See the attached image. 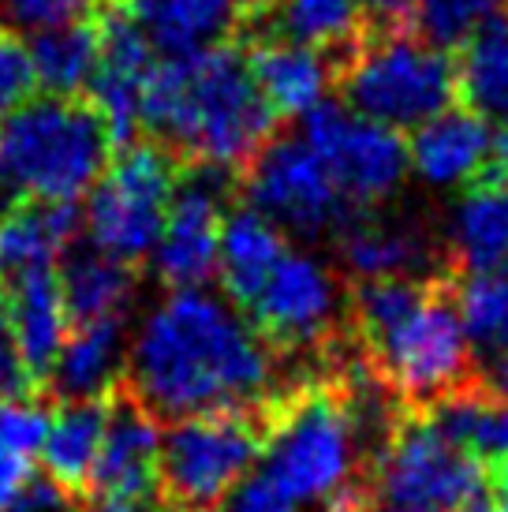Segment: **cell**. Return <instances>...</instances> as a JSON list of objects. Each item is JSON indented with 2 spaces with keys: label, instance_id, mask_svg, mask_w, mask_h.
<instances>
[{
  "label": "cell",
  "instance_id": "cell-1",
  "mask_svg": "<svg viewBox=\"0 0 508 512\" xmlns=\"http://www.w3.org/2000/svg\"><path fill=\"white\" fill-rule=\"evenodd\" d=\"M277 352L240 307L195 288H169V296L146 314L127 356L124 382L161 419L258 408L269 400Z\"/></svg>",
  "mask_w": 508,
  "mask_h": 512
},
{
  "label": "cell",
  "instance_id": "cell-2",
  "mask_svg": "<svg viewBox=\"0 0 508 512\" xmlns=\"http://www.w3.org/2000/svg\"><path fill=\"white\" fill-rule=\"evenodd\" d=\"M281 116L258 90L240 42L165 57L142 90L139 128L184 161H210L240 176L277 135Z\"/></svg>",
  "mask_w": 508,
  "mask_h": 512
},
{
  "label": "cell",
  "instance_id": "cell-3",
  "mask_svg": "<svg viewBox=\"0 0 508 512\" xmlns=\"http://www.w3.org/2000/svg\"><path fill=\"white\" fill-rule=\"evenodd\" d=\"M113 157L105 116L86 94L27 98L0 120V210L12 202H71Z\"/></svg>",
  "mask_w": 508,
  "mask_h": 512
},
{
  "label": "cell",
  "instance_id": "cell-4",
  "mask_svg": "<svg viewBox=\"0 0 508 512\" xmlns=\"http://www.w3.org/2000/svg\"><path fill=\"white\" fill-rule=\"evenodd\" d=\"M262 415V471H269L296 498V505L322 501L348 486L363 438L333 374L299 378L288 389H273L269 400H262Z\"/></svg>",
  "mask_w": 508,
  "mask_h": 512
},
{
  "label": "cell",
  "instance_id": "cell-5",
  "mask_svg": "<svg viewBox=\"0 0 508 512\" xmlns=\"http://www.w3.org/2000/svg\"><path fill=\"white\" fill-rule=\"evenodd\" d=\"M344 105L385 128H419L456 101V64L411 30L367 34L337 64Z\"/></svg>",
  "mask_w": 508,
  "mask_h": 512
},
{
  "label": "cell",
  "instance_id": "cell-6",
  "mask_svg": "<svg viewBox=\"0 0 508 512\" xmlns=\"http://www.w3.org/2000/svg\"><path fill=\"white\" fill-rule=\"evenodd\" d=\"M367 498L374 512H456L486 490L482 464L404 404L389 434L370 453Z\"/></svg>",
  "mask_w": 508,
  "mask_h": 512
},
{
  "label": "cell",
  "instance_id": "cell-7",
  "mask_svg": "<svg viewBox=\"0 0 508 512\" xmlns=\"http://www.w3.org/2000/svg\"><path fill=\"white\" fill-rule=\"evenodd\" d=\"M370 356L381 382L411 408H426L449 389L475 378L471 370V341L460 322L456 288L449 273L430 281L423 299L400 314L393 326L381 329L374 341L359 344Z\"/></svg>",
  "mask_w": 508,
  "mask_h": 512
},
{
  "label": "cell",
  "instance_id": "cell-8",
  "mask_svg": "<svg viewBox=\"0 0 508 512\" xmlns=\"http://www.w3.org/2000/svg\"><path fill=\"white\" fill-rule=\"evenodd\" d=\"M184 169V157L172 154L157 139H135L116 150V157L94 180L90 202L83 210V225L90 232V247L101 255L139 266L150 258L157 236L165 228L172 191Z\"/></svg>",
  "mask_w": 508,
  "mask_h": 512
},
{
  "label": "cell",
  "instance_id": "cell-9",
  "mask_svg": "<svg viewBox=\"0 0 508 512\" xmlns=\"http://www.w3.org/2000/svg\"><path fill=\"white\" fill-rule=\"evenodd\" d=\"M266 445V415L258 408H213L172 419L161 430L157 490L165 505L206 509L258 464Z\"/></svg>",
  "mask_w": 508,
  "mask_h": 512
},
{
  "label": "cell",
  "instance_id": "cell-10",
  "mask_svg": "<svg viewBox=\"0 0 508 512\" xmlns=\"http://www.w3.org/2000/svg\"><path fill=\"white\" fill-rule=\"evenodd\" d=\"M240 191L281 232L303 240H337L363 214L299 135H273L240 172Z\"/></svg>",
  "mask_w": 508,
  "mask_h": 512
},
{
  "label": "cell",
  "instance_id": "cell-11",
  "mask_svg": "<svg viewBox=\"0 0 508 512\" xmlns=\"http://www.w3.org/2000/svg\"><path fill=\"white\" fill-rule=\"evenodd\" d=\"M348 288L307 251H284L247 307V322L277 356H322L340 337Z\"/></svg>",
  "mask_w": 508,
  "mask_h": 512
},
{
  "label": "cell",
  "instance_id": "cell-12",
  "mask_svg": "<svg viewBox=\"0 0 508 512\" xmlns=\"http://www.w3.org/2000/svg\"><path fill=\"white\" fill-rule=\"evenodd\" d=\"M299 128V139L322 157L340 191L363 210H374L378 202L396 195L411 169L404 135L352 113L344 101H314L299 116Z\"/></svg>",
  "mask_w": 508,
  "mask_h": 512
},
{
  "label": "cell",
  "instance_id": "cell-13",
  "mask_svg": "<svg viewBox=\"0 0 508 512\" xmlns=\"http://www.w3.org/2000/svg\"><path fill=\"white\" fill-rule=\"evenodd\" d=\"M240 176L210 161H184L165 228L154 243V273L165 288L206 285L217 273V240Z\"/></svg>",
  "mask_w": 508,
  "mask_h": 512
},
{
  "label": "cell",
  "instance_id": "cell-14",
  "mask_svg": "<svg viewBox=\"0 0 508 512\" xmlns=\"http://www.w3.org/2000/svg\"><path fill=\"white\" fill-rule=\"evenodd\" d=\"M161 415L120 378L105 389V430L90 468L86 501H150L157 494Z\"/></svg>",
  "mask_w": 508,
  "mask_h": 512
},
{
  "label": "cell",
  "instance_id": "cell-15",
  "mask_svg": "<svg viewBox=\"0 0 508 512\" xmlns=\"http://www.w3.org/2000/svg\"><path fill=\"white\" fill-rule=\"evenodd\" d=\"M90 15L98 23L101 53L90 86H86V98L105 116L113 150H120L139 139L142 90L157 68V49L116 0H98Z\"/></svg>",
  "mask_w": 508,
  "mask_h": 512
},
{
  "label": "cell",
  "instance_id": "cell-16",
  "mask_svg": "<svg viewBox=\"0 0 508 512\" xmlns=\"http://www.w3.org/2000/svg\"><path fill=\"white\" fill-rule=\"evenodd\" d=\"M243 42H296L333 57V64L367 38L363 0H262L240 12ZM337 79V75H333Z\"/></svg>",
  "mask_w": 508,
  "mask_h": 512
},
{
  "label": "cell",
  "instance_id": "cell-17",
  "mask_svg": "<svg viewBox=\"0 0 508 512\" xmlns=\"http://www.w3.org/2000/svg\"><path fill=\"white\" fill-rule=\"evenodd\" d=\"M0 303H4L15 348H19L30 382L38 393H45V382L53 374V363H57L71 329L57 266H34V270L8 277L0 285Z\"/></svg>",
  "mask_w": 508,
  "mask_h": 512
},
{
  "label": "cell",
  "instance_id": "cell-18",
  "mask_svg": "<svg viewBox=\"0 0 508 512\" xmlns=\"http://www.w3.org/2000/svg\"><path fill=\"white\" fill-rule=\"evenodd\" d=\"M490 154V120L471 109H441L408 143V165L430 187L471 184Z\"/></svg>",
  "mask_w": 508,
  "mask_h": 512
},
{
  "label": "cell",
  "instance_id": "cell-19",
  "mask_svg": "<svg viewBox=\"0 0 508 512\" xmlns=\"http://www.w3.org/2000/svg\"><path fill=\"white\" fill-rule=\"evenodd\" d=\"M340 258L355 281L370 277H434L438 247L419 225L385 221L374 210H363L337 236Z\"/></svg>",
  "mask_w": 508,
  "mask_h": 512
},
{
  "label": "cell",
  "instance_id": "cell-20",
  "mask_svg": "<svg viewBox=\"0 0 508 512\" xmlns=\"http://www.w3.org/2000/svg\"><path fill=\"white\" fill-rule=\"evenodd\" d=\"M161 57L228 42L240 30V0H116Z\"/></svg>",
  "mask_w": 508,
  "mask_h": 512
},
{
  "label": "cell",
  "instance_id": "cell-21",
  "mask_svg": "<svg viewBox=\"0 0 508 512\" xmlns=\"http://www.w3.org/2000/svg\"><path fill=\"white\" fill-rule=\"evenodd\" d=\"M243 49H247L254 83L277 116H303L314 101L325 98L337 75L333 57L311 45L266 38V42H247Z\"/></svg>",
  "mask_w": 508,
  "mask_h": 512
},
{
  "label": "cell",
  "instance_id": "cell-22",
  "mask_svg": "<svg viewBox=\"0 0 508 512\" xmlns=\"http://www.w3.org/2000/svg\"><path fill=\"white\" fill-rule=\"evenodd\" d=\"M83 228L79 202H12L0 210V285L34 266H57Z\"/></svg>",
  "mask_w": 508,
  "mask_h": 512
},
{
  "label": "cell",
  "instance_id": "cell-23",
  "mask_svg": "<svg viewBox=\"0 0 508 512\" xmlns=\"http://www.w3.org/2000/svg\"><path fill=\"white\" fill-rule=\"evenodd\" d=\"M284 232L266 214H258L251 202L225 210L221 240H217V277L232 307L247 311L258 288L266 285L269 270L284 255Z\"/></svg>",
  "mask_w": 508,
  "mask_h": 512
},
{
  "label": "cell",
  "instance_id": "cell-24",
  "mask_svg": "<svg viewBox=\"0 0 508 512\" xmlns=\"http://www.w3.org/2000/svg\"><path fill=\"white\" fill-rule=\"evenodd\" d=\"M449 258L467 273L508 262V176L479 172L452 206Z\"/></svg>",
  "mask_w": 508,
  "mask_h": 512
},
{
  "label": "cell",
  "instance_id": "cell-25",
  "mask_svg": "<svg viewBox=\"0 0 508 512\" xmlns=\"http://www.w3.org/2000/svg\"><path fill=\"white\" fill-rule=\"evenodd\" d=\"M419 412L434 423L438 434L471 453L479 464L494 468L497 460L508 456V397L494 385L471 378L449 389L445 397L430 400Z\"/></svg>",
  "mask_w": 508,
  "mask_h": 512
},
{
  "label": "cell",
  "instance_id": "cell-26",
  "mask_svg": "<svg viewBox=\"0 0 508 512\" xmlns=\"http://www.w3.org/2000/svg\"><path fill=\"white\" fill-rule=\"evenodd\" d=\"M105 430V393L101 397H71L60 400L42 438L45 475L68 494V501L86 505V483Z\"/></svg>",
  "mask_w": 508,
  "mask_h": 512
},
{
  "label": "cell",
  "instance_id": "cell-27",
  "mask_svg": "<svg viewBox=\"0 0 508 512\" xmlns=\"http://www.w3.org/2000/svg\"><path fill=\"white\" fill-rule=\"evenodd\" d=\"M124 367V318H94L68 329L45 393L60 400L101 397L109 385L120 382Z\"/></svg>",
  "mask_w": 508,
  "mask_h": 512
},
{
  "label": "cell",
  "instance_id": "cell-28",
  "mask_svg": "<svg viewBox=\"0 0 508 512\" xmlns=\"http://www.w3.org/2000/svg\"><path fill=\"white\" fill-rule=\"evenodd\" d=\"M60 292L71 326L94 318H124L135 299V266L101 255L98 247L71 251L60 266Z\"/></svg>",
  "mask_w": 508,
  "mask_h": 512
},
{
  "label": "cell",
  "instance_id": "cell-29",
  "mask_svg": "<svg viewBox=\"0 0 508 512\" xmlns=\"http://www.w3.org/2000/svg\"><path fill=\"white\" fill-rule=\"evenodd\" d=\"M98 23L86 12L79 19L57 23V27L34 30L30 42V60H34V75L45 94H86L90 75L98 68Z\"/></svg>",
  "mask_w": 508,
  "mask_h": 512
},
{
  "label": "cell",
  "instance_id": "cell-30",
  "mask_svg": "<svg viewBox=\"0 0 508 512\" xmlns=\"http://www.w3.org/2000/svg\"><path fill=\"white\" fill-rule=\"evenodd\" d=\"M456 60V98L486 120H508V15L479 27Z\"/></svg>",
  "mask_w": 508,
  "mask_h": 512
},
{
  "label": "cell",
  "instance_id": "cell-31",
  "mask_svg": "<svg viewBox=\"0 0 508 512\" xmlns=\"http://www.w3.org/2000/svg\"><path fill=\"white\" fill-rule=\"evenodd\" d=\"M456 307L467 341L486 352H508V262L471 273L456 288Z\"/></svg>",
  "mask_w": 508,
  "mask_h": 512
},
{
  "label": "cell",
  "instance_id": "cell-32",
  "mask_svg": "<svg viewBox=\"0 0 508 512\" xmlns=\"http://www.w3.org/2000/svg\"><path fill=\"white\" fill-rule=\"evenodd\" d=\"M505 15L508 0H411L419 38L438 49H460L475 30Z\"/></svg>",
  "mask_w": 508,
  "mask_h": 512
},
{
  "label": "cell",
  "instance_id": "cell-33",
  "mask_svg": "<svg viewBox=\"0 0 508 512\" xmlns=\"http://www.w3.org/2000/svg\"><path fill=\"white\" fill-rule=\"evenodd\" d=\"M217 512H296V498L284 490L269 471L254 464L243 479L228 486V494L217 505Z\"/></svg>",
  "mask_w": 508,
  "mask_h": 512
},
{
  "label": "cell",
  "instance_id": "cell-34",
  "mask_svg": "<svg viewBox=\"0 0 508 512\" xmlns=\"http://www.w3.org/2000/svg\"><path fill=\"white\" fill-rule=\"evenodd\" d=\"M38 90L30 45H23L15 34H0V120L15 113Z\"/></svg>",
  "mask_w": 508,
  "mask_h": 512
},
{
  "label": "cell",
  "instance_id": "cell-35",
  "mask_svg": "<svg viewBox=\"0 0 508 512\" xmlns=\"http://www.w3.org/2000/svg\"><path fill=\"white\" fill-rule=\"evenodd\" d=\"M98 0H0V12L12 23L15 30H45L57 27V23H68V19H79L94 8Z\"/></svg>",
  "mask_w": 508,
  "mask_h": 512
},
{
  "label": "cell",
  "instance_id": "cell-36",
  "mask_svg": "<svg viewBox=\"0 0 508 512\" xmlns=\"http://www.w3.org/2000/svg\"><path fill=\"white\" fill-rule=\"evenodd\" d=\"M34 393L38 389L30 382L23 359H19L8 314H4V303H0V397H34Z\"/></svg>",
  "mask_w": 508,
  "mask_h": 512
},
{
  "label": "cell",
  "instance_id": "cell-37",
  "mask_svg": "<svg viewBox=\"0 0 508 512\" xmlns=\"http://www.w3.org/2000/svg\"><path fill=\"white\" fill-rule=\"evenodd\" d=\"M363 12H367V34L415 30L411 0H363Z\"/></svg>",
  "mask_w": 508,
  "mask_h": 512
},
{
  "label": "cell",
  "instance_id": "cell-38",
  "mask_svg": "<svg viewBox=\"0 0 508 512\" xmlns=\"http://www.w3.org/2000/svg\"><path fill=\"white\" fill-rule=\"evenodd\" d=\"M30 475H34V456L15 453L12 445L0 441V509L12 505V498L27 486Z\"/></svg>",
  "mask_w": 508,
  "mask_h": 512
},
{
  "label": "cell",
  "instance_id": "cell-39",
  "mask_svg": "<svg viewBox=\"0 0 508 512\" xmlns=\"http://www.w3.org/2000/svg\"><path fill=\"white\" fill-rule=\"evenodd\" d=\"M501 128L490 131V154L482 172H494V176H508V120H497Z\"/></svg>",
  "mask_w": 508,
  "mask_h": 512
},
{
  "label": "cell",
  "instance_id": "cell-40",
  "mask_svg": "<svg viewBox=\"0 0 508 512\" xmlns=\"http://www.w3.org/2000/svg\"><path fill=\"white\" fill-rule=\"evenodd\" d=\"M325 512H374L363 486H340L337 494H329V509Z\"/></svg>",
  "mask_w": 508,
  "mask_h": 512
},
{
  "label": "cell",
  "instance_id": "cell-41",
  "mask_svg": "<svg viewBox=\"0 0 508 512\" xmlns=\"http://www.w3.org/2000/svg\"><path fill=\"white\" fill-rule=\"evenodd\" d=\"M86 512H154L146 501H98V505H90Z\"/></svg>",
  "mask_w": 508,
  "mask_h": 512
},
{
  "label": "cell",
  "instance_id": "cell-42",
  "mask_svg": "<svg viewBox=\"0 0 508 512\" xmlns=\"http://www.w3.org/2000/svg\"><path fill=\"white\" fill-rule=\"evenodd\" d=\"M490 378H494V389H501V393H505L508 397V352H497V363H494V374H490Z\"/></svg>",
  "mask_w": 508,
  "mask_h": 512
},
{
  "label": "cell",
  "instance_id": "cell-43",
  "mask_svg": "<svg viewBox=\"0 0 508 512\" xmlns=\"http://www.w3.org/2000/svg\"><path fill=\"white\" fill-rule=\"evenodd\" d=\"M494 486H497V498L505 501V509H508V456L494 464Z\"/></svg>",
  "mask_w": 508,
  "mask_h": 512
},
{
  "label": "cell",
  "instance_id": "cell-44",
  "mask_svg": "<svg viewBox=\"0 0 508 512\" xmlns=\"http://www.w3.org/2000/svg\"><path fill=\"white\" fill-rule=\"evenodd\" d=\"M165 512H206V509H180V505H165Z\"/></svg>",
  "mask_w": 508,
  "mask_h": 512
},
{
  "label": "cell",
  "instance_id": "cell-45",
  "mask_svg": "<svg viewBox=\"0 0 508 512\" xmlns=\"http://www.w3.org/2000/svg\"><path fill=\"white\" fill-rule=\"evenodd\" d=\"M0 512H4V509H0Z\"/></svg>",
  "mask_w": 508,
  "mask_h": 512
}]
</instances>
